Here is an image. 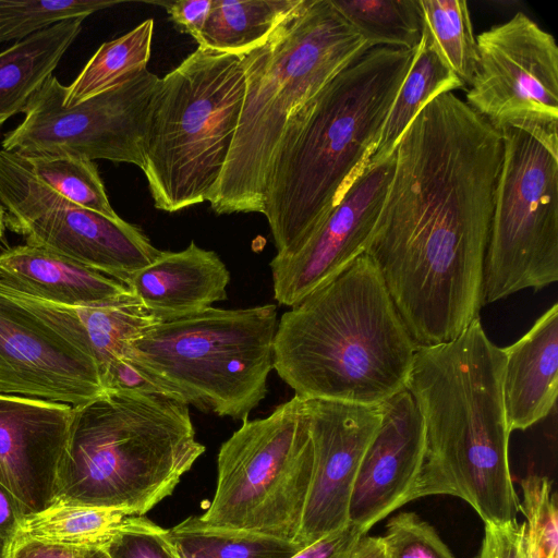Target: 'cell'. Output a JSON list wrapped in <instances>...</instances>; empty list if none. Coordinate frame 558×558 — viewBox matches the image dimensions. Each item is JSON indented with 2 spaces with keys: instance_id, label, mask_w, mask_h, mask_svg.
Instances as JSON below:
<instances>
[{
  "instance_id": "6da1fadb",
  "label": "cell",
  "mask_w": 558,
  "mask_h": 558,
  "mask_svg": "<svg viewBox=\"0 0 558 558\" xmlns=\"http://www.w3.org/2000/svg\"><path fill=\"white\" fill-rule=\"evenodd\" d=\"M502 147L453 92L405 129L364 253L397 302L440 313L480 298Z\"/></svg>"
},
{
  "instance_id": "7a4b0ae2",
  "label": "cell",
  "mask_w": 558,
  "mask_h": 558,
  "mask_svg": "<svg viewBox=\"0 0 558 558\" xmlns=\"http://www.w3.org/2000/svg\"><path fill=\"white\" fill-rule=\"evenodd\" d=\"M416 50H366L291 116L264 198L277 256L300 250L369 162Z\"/></svg>"
},
{
  "instance_id": "3957f363",
  "label": "cell",
  "mask_w": 558,
  "mask_h": 558,
  "mask_svg": "<svg viewBox=\"0 0 558 558\" xmlns=\"http://www.w3.org/2000/svg\"><path fill=\"white\" fill-rule=\"evenodd\" d=\"M504 366L502 348L488 339L480 317L448 342L416 348L405 389L423 420L425 452L412 500L450 495L484 523L517 520Z\"/></svg>"
},
{
  "instance_id": "277c9868",
  "label": "cell",
  "mask_w": 558,
  "mask_h": 558,
  "mask_svg": "<svg viewBox=\"0 0 558 558\" xmlns=\"http://www.w3.org/2000/svg\"><path fill=\"white\" fill-rule=\"evenodd\" d=\"M416 348L362 254L283 313L274 368L303 401L380 405L405 389Z\"/></svg>"
},
{
  "instance_id": "5b68a950",
  "label": "cell",
  "mask_w": 558,
  "mask_h": 558,
  "mask_svg": "<svg viewBox=\"0 0 558 558\" xmlns=\"http://www.w3.org/2000/svg\"><path fill=\"white\" fill-rule=\"evenodd\" d=\"M371 48L330 0H302L263 41L241 53L245 94L230 154L208 199L216 214H263L271 160L289 119Z\"/></svg>"
},
{
  "instance_id": "8992f818",
  "label": "cell",
  "mask_w": 558,
  "mask_h": 558,
  "mask_svg": "<svg viewBox=\"0 0 558 558\" xmlns=\"http://www.w3.org/2000/svg\"><path fill=\"white\" fill-rule=\"evenodd\" d=\"M205 450L189 405L161 395L105 392L74 407L53 504L145 515Z\"/></svg>"
},
{
  "instance_id": "52a82bcc",
  "label": "cell",
  "mask_w": 558,
  "mask_h": 558,
  "mask_svg": "<svg viewBox=\"0 0 558 558\" xmlns=\"http://www.w3.org/2000/svg\"><path fill=\"white\" fill-rule=\"evenodd\" d=\"M245 94L241 54L199 47L160 78L144 146L157 209L208 202L234 140Z\"/></svg>"
},
{
  "instance_id": "ba28073f",
  "label": "cell",
  "mask_w": 558,
  "mask_h": 558,
  "mask_svg": "<svg viewBox=\"0 0 558 558\" xmlns=\"http://www.w3.org/2000/svg\"><path fill=\"white\" fill-rule=\"evenodd\" d=\"M277 307H208L151 326L125 355L169 397L219 416L246 420L267 393Z\"/></svg>"
},
{
  "instance_id": "9c48e42d",
  "label": "cell",
  "mask_w": 558,
  "mask_h": 558,
  "mask_svg": "<svg viewBox=\"0 0 558 558\" xmlns=\"http://www.w3.org/2000/svg\"><path fill=\"white\" fill-rule=\"evenodd\" d=\"M313 470L305 401L296 396L268 416L244 420L220 447L207 525L294 542Z\"/></svg>"
},
{
  "instance_id": "30bf717a",
  "label": "cell",
  "mask_w": 558,
  "mask_h": 558,
  "mask_svg": "<svg viewBox=\"0 0 558 558\" xmlns=\"http://www.w3.org/2000/svg\"><path fill=\"white\" fill-rule=\"evenodd\" d=\"M483 306L558 280V157L530 134L505 129Z\"/></svg>"
},
{
  "instance_id": "8fae6325",
  "label": "cell",
  "mask_w": 558,
  "mask_h": 558,
  "mask_svg": "<svg viewBox=\"0 0 558 558\" xmlns=\"http://www.w3.org/2000/svg\"><path fill=\"white\" fill-rule=\"evenodd\" d=\"M160 78L147 69L84 101L63 105L64 85L53 75L31 98L23 121L1 149L22 155L107 159L144 168V146Z\"/></svg>"
},
{
  "instance_id": "7c38bea8",
  "label": "cell",
  "mask_w": 558,
  "mask_h": 558,
  "mask_svg": "<svg viewBox=\"0 0 558 558\" xmlns=\"http://www.w3.org/2000/svg\"><path fill=\"white\" fill-rule=\"evenodd\" d=\"M465 102L499 132L521 130L558 157V47L523 12L476 37Z\"/></svg>"
},
{
  "instance_id": "4fadbf2b",
  "label": "cell",
  "mask_w": 558,
  "mask_h": 558,
  "mask_svg": "<svg viewBox=\"0 0 558 558\" xmlns=\"http://www.w3.org/2000/svg\"><path fill=\"white\" fill-rule=\"evenodd\" d=\"M0 393L85 404L105 393L94 354L0 283Z\"/></svg>"
},
{
  "instance_id": "5bb4252c",
  "label": "cell",
  "mask_w": 558,
  "mask_h": 558,
  "mask_svg": "<svg viewBox=\"0 0 558 558\" xmlns=\"http://www.w3.org/2000/svg\"><path fill=\"white\" fill-rule=\"evenodd\" d=\"M393 161L395 151L383 161H369L300 250L271 259L274 296L279 304L293 307L365 253Z\"/></svg>"
},
{
  "instance_id": "9a60e30c",
  "label": "cell",
  "mask_w": 558,
  "mask_h": 558,
  "mask_svg": "<svg viewBox=\"0 0 558 558\" xmlns=\"http://www.w3.org/2000/svg\"><path fill=\"white\" fill-rule=\"evenodd\" d=\"M313 470L299 533L303 548L349 524L353 484L383 417L381 405L305 401Z\"/></svg>"
},
{
  "instance_id": "2e32d148",
  "label": "cell",
  "mask_w": 558,
  "mask_h": 558,
  "mask_svg": "<svg viewBox=\"0 0 558 558\" xmlns=\"http://www.w3.org/2000/svg\"><path fill=\"white\" fill-rule=\"evenodd\" d=\"M73 417L66 403L0 393V483L25 515L56 500Z\"/></svg>"
},
{
  "instance_id": "e0dca14e",
  "label": "cell",
  "mask_w": 558,
  "mask_h": 558,
  "mask_svg": "<svg viewBox=\"0 0 558 558\" xmlns=\"http://www.w3.org/2000/svg\"><path fill=\"white\" fill-rule=\"evenodd\" d=\"M381 405V422L362 458L349 504L348 520L365 533L412 501L425 452L424 424L404 389Z\"/></svg>"
},
{
  "instance_id": "ac0fdd59",
  "label": "cell",
  "mask_w": 558,
  "mask_h": 558,
  "mask_svg": "<svg viewBox=\"0 0 558 558\" xmlns=\"http://www.w3.org/2000/svg\"><path fill=\"white\" fill-rule=\"evenodd\" d=\"M26 244L38 246L114 278H129L158 259L155 247L136 226L95 210L57 204L17 228Z\"/></svg>"
},
{
  "instance_id": "d6986e66",
  "label": "cell",
  "mask_w": 558,
  "mask_h": 558,
  "mask_svg": "<svg viewBox=\"0 0 558 558\" xmlns=\"http://www.w3.org/2000/svg\"><path fill=\"white\" fill-rule=\"evenodd\" d=\"M0 203L8 211L5 226L13 232L57 204L119 217L110 205L95 162L72 157L0 149Z\"/></svg>"
},
{
  "instance_id": "ffe728a7",
  "label": "cell",
  "mask_w": 558,
  "mask_h": 558,
  "mask_svg": "<svg viewBox=\"0 0 558 558\" xmlns=\"http://www.w3.org/2000/svg\"><path fill=\"white\" fill-rule=\"evenodd\" d=\"M504 403L509 432L525 430L556 410L558 304L513 344L502 348Z\"/></svg>"
},
{
  "instance_id": "44dd1931",
  "label": "cell",
  "mask_w": 558,
  "mask_h": 558,
  "mask_svg": "<svg viewBox=\"0 0 558 558\" xmlns=\"http://www.w3.org/2000/svg\"><path fill=\"white\" fill-rule=\"evenodd\" d=\"M230 274L214 251L193 241L180 252H166L126 281L131 292L161 320L199 312L227 299Z\"/></svg>"
},
{
  "instance_id": "7402d4cb",
  "label": "cell",
  "mask_w": 558,
  "mask_h": 558,
  "mask_svg": "<svg viewBox=\"0 0 558 558\" xmlns=\"http://www.w3.org/2000/svg\"><path fill=\"white\" fill-rule=\"evenodd\" d=\"M0 282L66 306L107 305L133 294L114 278L26 243L0 253Z\"/></svg>"
},
{
  "instance_id": "603a6c76",
  "label": "cell",
  "mask_w": 558,
  "mask_h": 558,
  "mask_svg": "<svg viewBox=\"0 0 558 558\" xmlns=\"http://www.w3.org/2000/svg\"><path fill=\"white\" fill-rule=\"evenodd\" d=\"M0 283L16 301L89 350L96 359L100 377L113 360L126 354L133 340L162 322L134 294L107 305L66 306Z\"/></svg>"
},
{
  "instance_id": "cb8c5ba5",
  "label": "cell",
  "mask_w": 558,
  "mask_h": 558,
  "mask_svg": "<svg viewBox=\"0 0 558 558\" xmlns=\"http://www.w3.org/2000/svg\"><path fill=\"white\" fill-rule=\"evenodd\" d=\"M165 531L145 515H129L114 508L53 504L24 515L14 539L106 549L124 534L159 535Z\"/></svg>"
},
{
  "instance_id": "d4e9b609",
  "label": "cell",
  "mask_w": 558,
  "mask_h": 558,
  "mask_svg": "<svg viewBox=\"0 0 558 558\" xmlns=\"http://www.w3.org/2000/svg\"><path fill=\"white\" fill-rule=\"evenodd\" d=\"M83 21L60 22L0 52V126L24 112L81 33Z\"/></svg>"
},
{
  "instance_id": "484cf974",
  "label": "cell",
  "mask_w": 558,
  "mask_h": 558,
  "mask_svg": "<svg viewBox=\"0 0 558 558\" xmlns=\"http://www.w3.org/2000/svg\"><path fill=\"white\" fill-rule=\"evenodd\" d=\"M302 0H213L195 40L199 47L241 54L263 41Z\"/></svg>"
},
{
  "instance_id": "4316f807",
  "label": "cell",
  "mask_w": 558,
  "mask_h": 558,
  "mask_svg": "<svg viewBox=\"0 0 558 558\" xmlns=\"http://www.w3.org/2000/svg\"><path fill=\"white\" fill-rule=\"evenodd\" d=\"M464 86L422 36L412 65L391 105L378 145L369 161L379 162L392 155L405 129L434 97Z\"/></svg>"
},
{
  "instance_id": "83f0119b",
  "label": "cell",
  "mask_w": 558,
  "mask_h": 558,
  "mask_svg": "<svg viewBox=\"0 0 558 558\" xmlns=\"http://www.w3.org/2000/svg\"><path fill=\"white\" fill-rule=\"evenodd\" d=\"M153 32L154 20L148 19L125 35L104 43L64 87L63 105L75 106L144 71L150 57Z\"/></svg>"
},
{
  "instance_id": "f1b7e54d",
  "label": "cell",
  "mask_w": 558,
  "mask_h": 558,
  "mask_svg": "<svg viewBox=\"0 0 558 558\" xmlns=\"http://www.w3.org/2000/svg\"><path fill=\"white\" fill-rule=\"evenodd\" d=\"M422 36L441 61L470 85L477 61L476 37L464 0H417Z\"/></svg>"
},
{
  "instance_id": "f546056e",
  "label": "cell",
  "mask_w": 558,
  "mask_h": 558,
  "mask_svg": "<svg viewBox=\"0 0 558 558\" xmlns=\"http://www.w3.org/2000/svg\"><path fill=\"white\" fill-rule=\"evenodd\" d=\"M168 534L199 558H290L303 549L290 541L210 526L195 515L168 529Z\"/></svg>"
},
{
  "instance_id": "4dcf8cb0",
  "label": "cell",
  "mask_w": 558,
  "mask_h": 558,
  "mask_svg": "<svg viewBox=\"0 0 558 558\" xmlns=\"http://www.w3.org/2000/svg\"><path fill=\"white\" fill-rule=\"evenodd\" d=\"M372 47L416 49L423 33L417 0H330Z\"/></svg>"
},
{
  "instance_id": "1f68e13d",
  "label": "cell",
  "mask_w": 558,
  "mask_h": 558,
  "mask_svg": "<svg viewBox=\"0 0 558 558\" xmlns=\"http://www.w3.org/2000/svg\"><path fill=\"white\" fill-rule=\"evenodd\" d=\"M110 0H0V44L21 41L66 20L117 5Z\"/></svg>"
},
{
  "instance_id": "d6a6232c",
  "label": "cell",
  "mask_w": 558,
  "mask_h": 558,
  "mask_svg": "<svg viewBox=\"0 0 558 558\" xmlns=\"http://www.w3.org/2000/svg\"><path fill=\"white\" fill-rule=\"evenodd\" d=\"M525 530L538 558H558V512L551 481L530 473L520 480Z\"/></svg>"
},
{
  "instance_id": "836d02e7",
  "label": "cell",
  "mask_w": 558,
  "mask_h": 558,
  "mask_svg": "<svg viewBox=\"0 0 558 558\" xmlns=\"http://www.w3.org/2000/svg\"><path fill=\"white\" fill-rule=\"evenodd\" d=\"M381 539L388 558H456L436 530L414 512L392 517Z\"/></svg>"
},
{
  "instance_id": "e575fe53",
  "label": "cell",
  "mask_w": 558,
  "mask_h": 558,
  "mask_svg": "<svg viewBox=\"0 0 558 558\" xmlns=\"http://www.w3.org/2000/svg\"><path fill=\"white\" fill-rule=\"evenodd\" d=\"M101 383L105 392H140L169 397L166 389L128 355L117 357L106 367L101 374Z\"/></svg>"
},
{
  "instance_id": "d590c367",
  "label": "cell",
  "mask_w": 558,
  "mask_h": 558,
  "mask_svg": "<svg viewBox=\"0 0 558 558\" xmlns=\"http://www.w3.org/2000/svg\"><path fill=\"white\" fill-rule=\"evenodd\" d=\"M366 533L348 524L299 550L290 558H352L361 538Z\"/></svg>"
},
{
  "instance_id": "8d00e7d4",
  "label": "cell",
  "mask_w": 558,
  "mask_h": 558,
  "mask_svg": "<svg viewBox=\"0 0 558 558\" xmlns=\"http://www.w3.org/2000/svg\"><path fill=\"white\" fill-rule=\"evenodd\" d=\"M522 524L517 520L506 523H485V533L475 558H522Z\"/></svg>"
},
{
  "instance_id": "74e56055",
  "label": "cell",
  "mask_w": 558,
  "mask_h": 558,
  "mask_svg": "<svg viewBox=\"0 0 558 558\" xmlns=\"http://www.w3.org/2000/svg\"><path fill=\"white\" fill-rule=\"evenodd\" d=\"M8 558H110L106 549L66 546L33 539H13Z\"/></svg>"
},
{
  "instance_id": "f35d334b",
  "label": "cell",
  "mask_w": 558,
  "mask_h": 558,
  "mask_svg": "<svg viewBox=\"0 0 558 558\" xmlns=\"http://www.w3.org/2000/svg\"><path fill=\"white\" fill-rule=\"evenodd\" d=\"M159 535L124 534L113 541L106 551L110 558H169L159 541Z\"/></svg>"
},
{
  "instance_id": "ab89813d",
  "label": "cell",
  "mask_w": 558,
  "mask_h": 558,
  "mask_svg": "<svg viewBox=\"0 0 558 558\" xmlns=\"http://www.w3.org/2000/svg\"><path fill=\"white\" fill-rule=\"evenodd\" d=\"M213 0H178L165 3L170 20L193 38L199 33L210 12Z\"/></svg>"
},
{
  "instance_id": "60d3db41",
  "label": "cell",
  "mask_w": 558,
  "mask_h": 558,
  "mask_svg": "<svg viewBox=\"0 0 558 558\" xmlns=\"http://www.w3.org/2000/svg\"><path fill=\"white\" fill-rule=\"evenodd\" d=\"M23 509L13 494L0 483V542L10 544L24 518Z\"/></svg>"
},
{
  "instance_id": "b9f144b4",
  "label": "cell",
  "mask_w": 558,
  "mask_h": 558,
  "mask_svg": "<svg viewBox=\"0 0 558 558\" xmlns=\"http://www.w3.org/2000/svg\"><path fill=\"white\" fill-rule=\"evenodd\" d=\"M352 558H388L381 537L364 535Z\"/></svg>"
},
{
  "instance_id": "7bdbcfd3",
  "label": "cell",
  "mask_w": 558,
  "mask_h": 558,
  "mask_svg": "<svg viewBox=\"0 0 558 558\" xmlns=\"http://www.w3.org/2000/svg\"><path fill=\"white\" fill-rule=\"evenodd\" d=\"M158 537L169 558H199L184 550L183 547L168 534L167 529Z\"/></svg>"
},
{
  "instance_id": "ee69618b",
  "label": "cell",
  "mask_w": 558,
  "mask_h": 558,
  "mask_svg": "<svg viewBox=\"0 0 558 558\" xmlns=\"http://www.w3.org/2000/svg\"><path fill=\"white\" fill-rule=\"evenodd\" d=\"M521 555L522 558H538V555L526 533L524 522L522 523Z\"/></svg>"
},
{
  "instance_id": "f6af8a7d",
  "label": "cell",
  "mask_w": 558,
  "mask_h": 558,
  "mask_svg": "<svg viewBox=\"0 0 558 558\" xmlns=\"http://www.w3.org/2000/svg\"><path fill=\"white\" fill-rule=\"evenodd\" d=\"M5 227V209L0 203V241L4 235Z\"/></svg>"
},
{
  "instance_id": "bcb514c9",
  "label": "cell",
  "mask_w": 558,
  "mask_h": 558,
  "mask_svg": "<svg viewBox=\"0 0 558 558\" xmlns=\"http://www.w3.org/2000/svg\"><path fill=\"white\" fill-rule=\"evenodd\" d=\"M8 545L9 544H2L0 542V558H8V551H7Z\"/></svg>"
}]
</instances>
